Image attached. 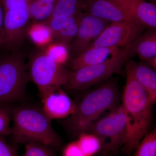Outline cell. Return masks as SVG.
<instances>
[{"instance_id":"6da1fadb","label":"cell","mask_w":156,"mask_h":156,"mask_svg":"<svg viewBox=\"0 0 156 156\" xmlns=\"http://www.w3.org/2000/svg\"><path fill=\"white\" fill-rule=\"evenodd\" d=\"M126 81L122 104L126 117V135L123 151L130 153L136 149L147 134L152 118L154 103L145 89L126 66Z\"/></svg>"},{"instance_id":"7a4b0ae2","label":"cell","mask_w":156,"mask_h":156,"mask_svg":"<svg viewBox=\"0 0 156 156\" xmlns=\"http://www.w3.org/2000/svg\"><path fill=\"white\" fill-rule=\"evenodd\" d=\"M119 99L116 81H106L76 103L74 112L62 121V125L73 136L86 133L104 112L118 105Z\"/></svg>"},{"instance_id":"3957f363","label":"cell","mask_w":156,"mask_h":156,"mask_svg":"<svg viewBox=\"0 0 156 156\" xmlns=\"http://www.w3.org/2000/svg\"><path fill=\"white\" fill-rule=\"evenodd\" d=\"M11 118L10 135L16 143H39L53 148L61 145L60 136L52 127V119L41 107L21 105L11 108Z\"/></svg>"},{"instance_id":"277c9868","label":"cell","mask_w":156,"mask_h":156,"mask_svg":"<svg viewBox=\"0 0 156 156\" xmlns=\"http://www.w3.org/2000/svg\"><path fill=\"white\" fill-rule=\"evenodd\" d=\"M29 80L22 55L15 52L0 57V106L22 99Z\"/></svg>"},{"instance_id":"5b68a950","label":"cell","mask_w":156,"mask_h":156,"mask_svg":"<svg viewBox=\"0 0 156 156\" xmlns=\"http://www.w3.org/2000/svg\"><path fill=\"white\" fill-rule=\"evenodd\" d=\"M134 42L121 48L115 56L107 61L70 71L66 86L73 90H84L119 73L123 65L135 54Z\"/></svg>"},{"instance_id":"8992f818","label":"cell","mask_w":156,"mask_h":156,"mask_svg":"<svg viewBox=\"0 0 156 156\" xmlns=\"http://www.w3.org/2000/svg\"><path fill=\"white\" fill-rule=\"evenodd\" d=\"M27 69L30 80L36 86L41 96L52 89L66 86L70 73L44 51L33 56Z\"/></svg>"},{"instance_id":"52a82bcc","label":"cell","mask_w":156,"mask_h":156,"mask_svg":"<svg viewBox=\"0 0 156 156\" xmlns=\"http://www.w3.org/2000/svg\"><path fill=\"white\" fill-rule=\"evenodd\" d=\"M87 132L97 136L101 141L103 151H113L124 145L126 140V117L122 105L110 110L104 116L97 120Z\"/></svg>"},{"instance_id":"ba28073f","label":"cell","mask_w":156,"mask_h":156,"mask_svg":"<svg viewBox=\"0 0 156 156\" xmlns=\"http://www.w3.org/2000/svg\"><path fill=\"white\" fill-rule=\"evenodd\" d=\"M29 2L4 11L1 48L15 52L24 42L30 21Z\"/></svg>"},{"instance_id":"9c48e42d","label":"cell","mask_w":156,"mask_h":156,"mask_svg":"<svg viewBox=\"0 0 156 156\" xmlns=\"http://www.w3.org/2000/svg\"><path fill=\"white\" fill-rule=\"evenodd\" d=\"M144 28L140 23L132 20L111 23L88 49L101 47L124 48L137 40Z\"/></svg>"},{"instance_id":"30bf717a","label":"cell","mask_w":156,"mask_h":156,"mask_svg":"<svg viewBox=\"0 0 156 156\" xmlns=\"http://www.w3.org/2000/svg\"><path fill=\"white\" fill-rule=\"evenodd\" d=\"M110 23L86 12H80L77 31L69 46V53L75 57L87 50Z\"/></svg>"},{"instance_id":"8fae6325","label":"cell","mask_w":156,"mask_h":156,"mask_svg":"<svg viewBox=\"0 0 156 156\" xmlns=\"http://www.w3.org/2000/svg\"><path fill=\"white\" fill-rule=\"evenodd\" d=\"M41 97L42 109L51 119H66L75 111L76 103L60 87L50 90Z\"/></svg>"},{"instance_id":"7c38bea8","label":"cell","mask_w":156,"mask_h":156,"mask_svg":"<svg viewBox=\"0 0 156 156\" xmlns=\"http://www.w3.org/2000/svg\"><path fill=\"white\" fill-rule=\"evenodd\" d=\"M114 3L135 22L155 29L156 6L144 0H109Z\"/></svg>"},{"instance_id":"4fadbf2b","label":"cell","mask_w":156,"mask_h":156,"mask_svg":"<svg viewBox=\"0 0 156 156\" xmlns=\"http://www.w3.org/2000/svg\"><path fill=\"white\" fill-rule=\"evenodd\" d=\"M83 12L110 23L134 21L119 6L109 0H87Z\"/></svg>"},{"instance_id":"5bb4252c","label":"cell","mask_w":156,"mask_h":156,"mask_svg":"<svg viewBox=\"0 0 156 156\" xmlns=\"http://www.w3.org/2000/svg\"><path fill=\"white\" fill-rule=\"evenodd\" d=\"M80 13L63 18L51 17L44 21L51 29L54 40L69 46L77 31Z\"/></svg>"},{"instance_id":"9a60e30c","label":"cell","mask_w":156,"mask_h":156,"mask_svg":"<svg viewBox=\"0 0 156 156\" xmlns=\"http://www.w3.org/2000/svg\"><path fill=\"white\" fill-rule=\"evenodd\" d=\"M121 48L116 47L89 48L72 59L70 66L73 71L104 62L115 56Z\"/></svg>"},{"instance_id":"2e32d148","label":"cell","mask_w":156,"mask_h":156,"mask_svg":"<svg viewBox=\"0 0 156 156\" xmlns=\"http://www.w3.org/2000/svg\"><path fill=\"white\" fill-rule=\"evenodd\" d=\"M126 66L130 69L136 80L142 86L154 102L156 100V73L147 63L129 59Z\"/></svg>"},{"instance_id":"e0dca14e","label":"cell","mask_w":156,"mask_h":156,"mask_svg":"<svg viewBox=\"0 0 156 156\" xmlns=\"http://www.w3.org/2000/svg\"><path fill=\"white\" fill-rule=\"evenodd\" d=\"M27 36L39 48H45L54 41L52 30L45 22H32L27 29Z\"/></svg>"},{"instance_id":"ac0fdd59","label":"cell","mask_w":156,"mask_h":156,"mask_svg":"<svg viewBox=\"0 0 156 156\" xmlns=\"http://www.w3.org/2000/svg\"><path fill=\"white\" fill-rule=\"evenodd\" d=\"M134 51L135 54L145 61L156 56L155 29H150V30L135 41Z\"/></svg>"},{"instance_id":"d6986e66","label":"cell","mask_w":156,"mask_h":156,"mask_svg":"<svg viewBox=\"0 0 156 156\" xmlns=\"http://www.w3.org/2000/svg\"><path fill=\"white\" fill-rule=\"evenodd\" d=\"M57 0H30L29 2L30 20L44 22L52 17Z\"/></svg>"},{"instance_id":"ffe728a7","label":"cell","mask_w":156,"mask_h":156,"mask_svg":"<svg viewBox=\"0 0 156 156\" xmlns=\"http://www.w3.org/2000/svg\"><path fill=\"white\" fill-rule=\"evenodd\" d=\"M87 0H57L52 17L63 18L83 12Z\"/></svg>"},{"instance_id":"44dd1931","label":"cell","mask_w":156,"mask_h":156,"mask_svg":"<svg viewBox=\"0 0 156 156\" xmlns=\"http://www.w3.org/2000/svg\"><path fill=\"white\" fill-rule=\"evenodd\" d=\"M78 136L76 141L85 156H93L102 148L100 140L94 134L86 132Z\"/></svg>"},{"instance_id":"7402d4cb","label":"cell","mask_w":156,"mask_h":156,"mask_svg":"<svg viewBox=\"0 0 156 156\" xmlns=\"http://www.w3.org/2000/svg\"><path fill=\"white\" fill-rule=\"evenodd\" d=\"M44 48L45 53L58 64L63 66L68 59L69 46L63 43L53 41Z\"/></svg>"},{"instance_id":"603a6c76","label":"cell","mask_w":156,"mask_h":156,"mask_svg":"<svg viewBox=\"0 0 156 156\" xmlns=\"http://www.w3.org/2000/svg\"><path fill=\"white\" fill-rule=\"evenodd\" d=\"M134 156H156V131L155 129L141 140Z\"/></svg>"},{"instance_id":"cb8c5ba5","label":"cell","mask_w":156,"mask_h":156,"mask_svg":"<svg viewBox=\"0 0 156 156\" xmlns=\"http://www.w3.org/2000/svg\"><path fill=\"white\" fill-rule=\"evenodd\" d=\"M54 148L41 143L30 142L26 144L22 156H56Z\"/></svg>"},{"instance_id":"d4e9b609","label":"cell","mask_w":156,"mask_h":156,"mask_svg":"<svg viewBox=\"0 0 156 156\" xmlns=\"http://www.w3.org/2000/svg\"><path fill=\"white\" fill-rule=\"evenodd\" d=\"M11 107L9 105L0 106V136L11 134Z\"/></svg>"},{"instance_id":"484cf974","label":"cell","mask_w":156,"mask_h":156,"mask_svg":"<svg viewBox=\"0 0 156 156\" xmlns=\"http://www.w3.org/2000/svg\"><path fill=\"white\" fill-rule=\"evenodd\" d=\"M62 156H85L76 141L68 144L62 151Z\"/></svg>"},{"instance_id":"4316f807","label":"cell","mask_w":156,"mask_h":156,"mask_svg":"<svg viewBox=\"0 0 156 156\" xmlns=\"http://www.w3.org/2000/svg\"><path fill=\"white\" fill-rule=\"evenodd\" d=\"M0 156H18L16 149L0 136Z\"/></svg>"},{"instance_id":"83f0119b","label":"cell","mask_w":156,"mask_h":156,"mask_svg":"<svg viewBox=\"0 0 156 156\" xmlns=\"http://www.w3.org/2000/svg\"><path fill=\"white\" fill-rule=\"evenodd\" d=\"M4 11L2 0H0V49L2 44L3 38V24H4Z\"/></svg>"},{"instance_id":"f1b7e54d","label":"cell","mask_w":156,"mask_h":156,"mask_svg":"<svg viewBox=\"0 0 156 156\" xmlns=\"http://www.w3.org/2000/svg\"><path fill=\"white\" fill-rule=\"evenodd\" d=\"M145 1V0H144ZM149 1H150L151 2V3H152V4H154V3L156 2V0H149Z\"/></svg>"},{"instance_id":"f546056e","label":"cell","mask_w":156,"mask_h":156,"mask_svg":"<svg viewBox=\"0 0 156 156\" xmlns=\"http://www.w3.org/2000/svg\"><path fill=\"white\" fill-rule=\"evenodd\" d=\"M109 156V155H108V154H107L106 155V156Z\"/></svg>"}]
</instances>
